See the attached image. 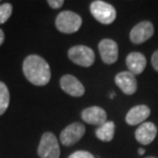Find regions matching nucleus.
I'll return each mask as SVG.
<instances>
[{
	"mask_svg": "<svg viewBox=\"0 0 158 158\" xmlns=\"http://www.w3.org/2000/svg\"><path fill=\"white\" fill-rule=\"evenodd\" d=\"M40 158H60V146L58 139L52 132H44L41 137L38 150Z\"/></svg>",
	"mask_w": 158,
	"mask_h": 158,
	"instance_id": "obj_4",
	"label": "nucleus"
},
{
	"mask_svg": "<svg viewBox=\"0 0 158 158\" xmlns=\"http://www.w3.org/2000/svg\"><path fill=\"white\" fill-rule=\"evenodd\" d=\"M135 139L140 144L149 145L157 135V127L152 122H144L137 128L135 132Z\"/></svg>",
	"mask_w": 158,
	"mask_h": 158,
	"instance_id": "obj_12",
	"label": "nucleus"
},
{
	"mask_svg": "<svg viewBox=\"0 0 158 158\" xmlns=\"http://www.w3.org/2000/svg\"><path fill=\"white\" fill-rule=\"evenodd\" d=\"M68 56L74 64L81 67H90L94 65L96 56L94 50L85 45H76L68 50Z\"/></svg>",
	"mask_w": 158,
	"mask_h": 158,
	"instance_id": "obj_5",
	"label": "nucleus"
},
{
	"mask_svg": "<svg viewBox=\"0 0 158 158\" xmlns=\"http://www.w3.org/2000/svg\"><path fill=\"white\" fill-rule=\"evenodd\" d=\"M150 109L146 105L135 106L127 112L125 116V121L129 125H138L144 122L150 115Z\"/></svg>",
	"mask_w": 158,
	"mask_h": 158,
	"instance_id": "obj_13",
	"label": "nucleus"
},
{
	"mask_svg": "<svg viewBox=\"0 0 158 158\" xmlns=\"http://www.w3.org/2000/svg\"><path fill=\"white\" fill-rule=\"evenodd\" d=\"M147 158H156V157H152V156H151V157H147Z\"/></svg>",
	"mask_w": 158,
	"mask_h": 158,
	"instance_id": "obj_23",
	"label": "nucleus"
},
{
	"mask_svg": "<svg viewBox=\"0 0 158 158\" xmlns=\"http://www.w3.org/2000/svg\"><path fill=\"white\" fill-rule=\"evenodd\" d=\"M82 19L79 15L73 11L65 10L60 12L56 19V27L60 32L72 34L77 32L81 27Z\"/></svg>",
	"mask_w": 158,
	"mask_h": 158,
	"instance_id": "obj_2",
	"label": "nucleus"
},
{
	"mask_svg": "<svg viewBox=\"0 0 158 158\" xmlns=\"http://www.w3.org/2000/svg\"><path fill=\"white\" fill-rule=\"evenodd\" d=\"M48 5L53 9H58L60 7H62L63 4H64V0H48L47 1Z\"/></svg>",
	"mask_w": 158,
	"mask_h": 158,
	"instance_id": "obj_19",
	"label": "nucleus"
},
{
	"mask_svg": "<svg viewBox=\"0 0 158 158\" xmlns=\"http://www.w3.org/2000/svg\"><path fill=\"white\" fill-rule=\"evenodd\" d=\"M144 153H145V150L144 149H139V154H140V155H144Z\"/></svg>",
	"mask_w": 158,
	"mask_h": 158,
	"instance_id": "obj_22",
	"label": "nucleus"
},
{
	"mask_svg": "<svg viewBox=\"0 0 158 158\" xmlns=\"http://www.w3.org/2000/svg\"><path fill=\"white\" fill-rule=\"evenodd\" d=\"M23 73L29 82L36 86L46 85L52 77L48 63L37 55H30L24 60Z\"/></svg>",
	"mask_w": 158,
	"mask_h": 158,
	"instance_id": "obj_1",
	"label": "nucleus"
},
{
	"mask_svg": "<svg viewBox=\"0 0 158 158\" xmlns=\"http://www.w3.org/2000/svg\"><path fill=\"white\" fill-rule=\"evenodd\" d=\"M85 134V127L80 122L71 123L66 126L60 135V141L65 146H71L80 141Z\"/></svg>",
	"mask_w": 158,
	"mask_h": 158,
	"instance_id": "obj_6",
	"label": "nucleus"
},
{
	"mask_svg": "<svg viewBox=\"0 0 158 158\" xmlns=\"http://www.w3.org/2000/svg\"><path fill=\"white\" fill-rule=\"evenodd\" d=\"M68 158H94V156L87 151H76L73 154H71Z\"/></svg>",
	"mask_w": 158,
	"mask_h": 158,
	"instance_id": "obj_18",
	"label": "nucleus"
},
{
	"mask_svg": "<svg viewBox=\"0 0 158 158\" xmlns=\"http://www.w3.org/2000/svg\"><path fill=\"white\" fill-rule=\"evenodd\" d=\"M90 12L98 22L105 25L112 24L116 19V10L111 4L101 0H96L90 4Z\"/></svg>",
	"mask_w": 158,
	"mask_h": 158,
	"instance_id": "obj_3",
	"label": "nucleus"
},
{
	"mask_svg": "<svg viewBox=\"0 0 158 158\" xmlns=\"http://www.w3.org/2000/svg\"><path fill=\"white\" fill-rule=\"evenodd\" d=\"M60 85L66 94H70L72 97H81L85 93L83 84L76 77L70 74H66L62 76L61 80H60Z\"/></svg>",
	"mask_w": 158,
	"mask_h": 158,
	"instance_id": "obj_9",
	"label": "nucleus"
},
{
	"mask_svg": "<svg viewBox=\"0 0 158 158\" xmlns=\"http://www.w3.org/2000/svg\"><path fill=\"white\" fill-rule=\"evenodd\" d=\"M9 90L4 82L0 81V116L3 115L9 106Z\"/></svg>",
	"mask_w": 158,
	"mask_h": 158,
	"instance_id": "obj_16",
	"label": "nucleus"
},
{
	"mask_svg": "<svg viewBox=\"0 0 158 158\" xmlns=\"http://www.w3.org/2000/svg\"><path fill=\"white\" fill-rule=\"evenodd\" d=\"M12 12V5L10 3H3L0 5V24H4L10 18Z\"/></svg>",
	"mask_w": 158,
	"mask_h": 158,
	"instance_id": "obj_17",
	"label": "nucleus"
},
{
	"mask_svg": "<svg viewBox=\"0 0 158 158\" xmlns=\"http://www.w3.org/2000/svg\"><path fill=\"white\" fill-rule=\"evenodd\" d=\"M115 132V124L113 121H107L103 125L99 126L96 131V135L99 140L103 142L112 141Z\"/></svg>",
	"mask_w": 158,
	"mask_h": 158,
	"instance_id": "obj_15",
	"label": "nucleus"
},
{
	"mask_svg": "<svg viewBox=\"0 0 158 158\" xmlns=\"http://www.w3.org/2000/svg\"><path fill=\"white\" fill-rule=\"evenodd\" d=\"M81 117L88 124L101 126L107 122V113L103 108L93 106L84 109L81 112Z\"/></svg>",
	"mask_w": 158,
	"mask_h": 158,
	"instance_id": "obj_11",
	"label": "nucleus"
},
{
	"mask_svg": "<svg viewBox=\"0 0 158 158\" xmlns=\"http://www.w3.org/2000/svg\"><path fill=\"white\" fill-rule=\"evenodd\" d=\"M147 60L143 53L141 52H131L126 56V66L131 73L135 75L142 74L146 68Z\"/></svg>",
	"mask_w": 158,
	"mask_h": 158,
	"instance_id": "obj_14",
	"label": "nucleus"
},
{
	"mask_svg": "<svg viewBox=\"0 0 158 158\" xmlns=\"http://www.w3.org/2000/svg\"><path fill=\"white\" fill-rule=\"evenodd\" d=\"M154 34L153 24L149 21H144L139 23L132 28L129 33L131 41L135 44H141L150 39Z\"/></svg>",
	"mask_w": 158,
	"mask_h": 158,
	"instance_id": "obj_7",
	"label": "nucleus"
},
{
	"mask_svg": "<svg viewBox=\"0 0 158 158\" xmlns=\"http://www.w3.org/2000/svg\"><path fill=\"white\" fill-rule=\"evenodd\" d=\"M151 63H152L153 68L155 69L156 71H158V49L153 53L152 59H151Z\"/></svg>",
	"mask_w": 158,
	"mask_h": 158,
	"instance_id": "obj_20",
	"label": "nucleus"
},
{
	"mask_svg": "<svg viewBox=\"0 0 158 158\" xmlns=\"http://www.w3.org/2000/svg\"><path fill=\"white\" fill-rule=\"evenodd\" d=\"M115 83L125 94H134L137 91L138 83L135 76L129 71L120 72L115 76Z\"/></svg>",
	"mask_w": 158,
	"mask_h": 158,
	"instance_id": "obj_10",
	"label": "nucleus"
},
{
	"mask_svg": "<svg viewBox=\"0 0 158 158\" xmlns=\"http://www.w3.org/2000/svg\"><path fill=\"white\" fill-rule=\"evenodd\" d=\"M4 38H5V36H4V32L0 29V45H2V43L4 42Z\"/></svg>",
	"mask_w": 158,
	"mask_h": 158,
	"instance_id": "obj_21",
	"label": "nucleus"
},
{
	"mask_svg": "<svg viewBox=\"0 0 158 158\" xmlns=\"http://www.w3.org/2000/svg\"><path fill=\"white\" fill-rule=\"evenodd\" d=\"M99 52L103 62L111 65L118 60V45L112 39H103L99 43Z\"/></svg>",
	"mask_w": 158,
	"mask_h": 158,
	"instance_id": "obj_8",
	"label": "nucleus"
}]
</instances>
